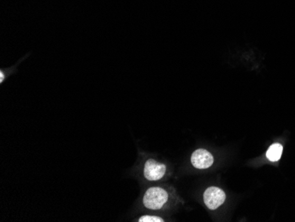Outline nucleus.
<instances>
[{
  "label": "nucleus",
  "instance_id": "obj_2",
  "mask_svg": "<svg viewBox=\"0 0 295 222\" xmlns=\"http://www.w3.org/2000/svg\"><path fill=\"white\" fill-rule=\"evenodd\" d=\"M225 193L217 187H210L204 193V204L209 209L216 210L225 201Z\"/></svg>",
  "mask_w": 295,
  "mask_h": 222
},
{
  "label": "nucleus",
  "instance_id": "obj_6",
  "mask_svg": "<svg viewBox=\"0 0 295 222\" xmlns=\"http://www.w3.org/2000/svg\"><path fill=\"white\" fill-rule=\"evenodd\" d=\"M139 222H164L165 221L161 217L155 215H143L138 219Z\"/></svg>",
  "mask_w": 295,
  "mask_h": 222
},
{
  "label": "nucleus",
  "instance_id": "obj_4",
  "mask_svg": "<svg viewBox=\"0 0 295 222\" xmlns=\"http://www.w3.org/2000/svg\"><path fill=\"white\" fill-rule=\"evenodd\" d=\"M214 162V158L210 151L204 149H198L193 152L191 164L196 169H207Z\"/></svg>",
  "mask_w": 295,
  "mask_h": 222
},
{
  "label": "nucleus",
  "instance_id": "obj_3",
  "mask_svg": "<svg viewBox=\"0 0 295 222\" xmlns=\"http://www.w3.org/2000/svg\"><path fill=\"white\" fill-rule=\"evenodd\" d=\"M167 172V166L165 164L159 163L155 159H148L144 164L143 175L148 180H154L162 179Z\"/></svg>",
  "mask_w": 295,
  "mask_h": 222
},
{
  "label": "nucleus",
  "instance_id": "obj_1",
  "mask_svg": "<svg viewBox=\"0 0 295 222\" xmlns=\"http://www.w3.org/2000/svg\"><path fill=\"white\" fill-rule=\"evenodd\" d=\"M168 198L169 195L166 189L161 187H151L144 193L142 203L147 209L160 210L166 206Z\"/></svg>",
  "mask_w": 295,
  "mask_h": 222
},
{
  "label": "nucleus",
  "instance_id": "obj_5",
  "mask_svg": "<svg viewBox=\"0 0 295 222\" xmlns=\"http://www.w3.org/2000/svg\"><path fill=\"white\" fill-rule=\"evenodd\" d=\"M283 146L280 143H273L267 151L266 157L271 162L279 161L282 155Z\"/></svg>",
  "mask_w": 295,
  "mask_h": 222
},
{
  "label": "nucleus",
  "instance_id": "obj_7",
  "mask_svg": "<svg viewBox=\"0 0 295 222\" xmlns=\"http://www.w3.org/2000/svg\"><path fill=\"white\" fill-rule=\"evenodd\" d=\"M4 80V73L3 71L0 72V83H3Z\"/></svg>",
  "mask_w": 295,
  "mask_h": 222
}]
</instances>
